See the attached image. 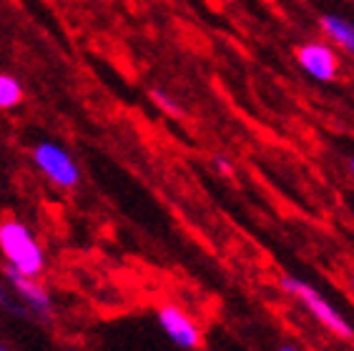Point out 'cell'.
I'll return each instance as SVG.
<instances>
[{
  "label": "cell",
  "mask_w": 354,
  "mask_h": 351,
  "mask_svg": "<svg viewBox=\"0 0 354 351\" xmlns=\"http://www.w3.org/2000/svg\"><path fill=\"white\" fill-rule=\"evenodd\" d=\"M279 286L286 294H292V296L319 321V326H324L329 334H334V336L342 339V341H354V326L349 324L347 319L337 311V306L329 304L327 298H324V294H319L312 284L301 281V278H294V276H281Z\"/></svg>",
  "instance_id": "cell-2"
},
{
  "label": "cell",
  "mask_w": 354,
  "mask_h": 351,
  "mask_svg": "<svg viewBox=\"0 0 354 351\" xmlns=\"http://www.w3.org/2000/svg\"><path fill=\"white\" fill-rule=\"evenodd\" d=\"M319 28L334 46H339L344 53L354 55V21H349L344 15L327 13L319 18Z\"/></svg>",
  "instance_id": "cell-7"
},
{
  "label": "cell",
  "mask_w": 354,
  "mask_h": 351,
  "mask_svg": "<svg viewBox=\"0 0 354 351\" xmlns=\"http://www.w3.org/2000/svg\"><path fill=\"white\" fill-rule=\"evenodd\" d=\"M0 309L8 311V314H13V316H21V319H30L28 309L23 306V301L15 296V291L10 289L6 278H0Z\"/></svg>",
  "instance_id": "cell-9"
},
{
  "label": "cell",
  "mask_w": 354,
  "mask_h": 351,
  "mask_svg": "<svg viewBox=\"0 0 354 351\" xmlns=\"http://www.w3.org/2000/svg\"><path fill=\"white\" fill-rule=\"evenodd\" d=\"M151 101L156 103V106H158L161 111H164V113L174 115V118H178V115H184V111L178 108V103L174 101V98H171L169 93H164V91H156V88H153V91H151Z\"/></svg>",
  "instance_id": "cell-10"
},
{
  "label": "cell",
  "mask_w": 354,
  "mask_h": 351,
  "mask_svg": "<svg viewBox=\"0 0 354 351\" xmlns=\"http://www.w3.org/2000/svg\"><path fill=\"white\" fill-rule=\"evenodd\" d=\"M33 163L35 169L41 171L50 183H55L58 189H75L78 181H81V171L75 166L73 155L63 149L61 143H53V141L35 143Z\"/></svg>",
  "instance_id": "cell-3"
},
{
  "label": "cell",
  "mask_w": 354,
  "mask_h": 351,
  "mask_svg": "<svg viewBox=\"0 0 354 351\" xmlns=\"http://www.w3.org/2000/svg\"><path fill=\"white\" fill-rule=\"evenodd\" d=\"M349 284H352V289H354V274H352V278H349Z\"/></svg>",
  "instance_id": "cell-13"
},
{
  "label": "cell",
  "mask_w": 354,
  "mask_h": 351,
  "mask_svg": "<svg viewBox=\"0 0 354 351\" xmlns=\"http://www.w3.org/2000/svg\"><path fill=\"white\" fill-rule=\"evenodd\" d=\"M294 58H297L301 70H304L309 78H314V81L327 83L337 78L339 63H337V53H334L327 43H317V41L304 43V46L297 48Z\"/></svg>",
  "instance_id": "cell-6"
},
{
  "label": "cell",
  "mask_w": 354,
  "mask_h": 351,
  "mask_svg": "<svg viewBox=\"0 0 354 351\" xmlns=\"http://www.w3.org/2000/svg\"><path fill=\"white\" fill-rule=\"evenodd\" d=\"M3 278L15 291V296L23 301L30 319H35V321H50L53 319V301H50V294L38 284V276H28L15 266L6 263L3 266Z\"/></svg>",
  "instance_id": "cell-4"
},
{
  "label": "cell",
  "mask_w": 354,
  "mask_h": 351,
  "mask_svg": "<svg viewBox=\"0 0 354 351\" xmlns=\"http://www.w3.org/2000/svg\"><path fill=\"white\" fill-rule=\"evenodd\" d=\"M214 166H216V169L221 171V173H226V176L232 173V163L226 161V158H218V155H216V158H214Z\"/></svg>",
  "instance_id": "cell-11"
},
{
  "label": "cell",
  "mask_w": 354,
  "mask_h": 351,
  "mask_svg": "<svg viewBox=\"0 0 354 351\" xmlns=\"http://www.w3.org/2000/svg\"><path fill=\"white\" fill-rule=\"evenodd\" d=\"M3 349H6V346H3V344H0V351H3Z\"/></svg>",
  "instance_id": "cell-14"
},
{
  "label": "cell",
  "mask_w": 354,
  "mask_h": 351,
  "mask_svg": "<svg viewBox=\"0 0 354 351\" xmlns=\"http://www.w3.org/2000/svg\"><path fill=\"white\" fill-rule=\"evenodd\" d=\"M224 3H232V0H224Z\"/></svg>",
  "instance_id": "cell-15"
},
{
  "label": "cell",
  "mask_w": 354,
  "mask_h": 351,
  "mask_svg": "<svg viewBox=\"0 0 354 351\" xmlns=\"http://www.w3.org/2000/svg\"><path fill=\"white\" fill-rule=\"evenodd\" d=\"M349 173L354 176V158H349Z\"/></svg>",
  "instance_id": "cell-12"
},
{
  "label": "cell",
  "mask_w": 354,
  "mask_h": 351,
  "mask_svg": "<svg viewBox=\"0 0 354 351\" xmlns=\"http://www.w3.org/2000/svg\"><path fill=\"white\" fill-rule=\"evenodd\" d=\"M23 101V86L21 81L10 73H0V108H15Z\"/></svg>",
  "instance_id": "cell-8"
},
{
  "label": "cell",
  "mask_w": 354,
  "mask_h": 351,
  "mask_svg": "<svg viewBox=\"0 0 354 351\" xmlns=\"http://www.w3.org/2000/svg\"><path fill=\"white\" fill-rule=\"evenodd\" d=\"M156 319L161 331L171 339V344H176L178 349L194 351L201 346V329H198L196 321L184 309H178L174 304H164L156 311Z\"/></svg>",
  "instance_id": "cell-5"
},
{
  "label": "cell",
  "mask_w": 354,
  "mask_h": 351,
  "mask_svg": "<svg viewBox=\"0 0 354 351\" xmlns=\"http://www.w3.org/2000/svg\"><path fill=\"white\" fill-rule=\"evenodd\" d=\"M0 254L6 263L15 266L28 276H41L46 269V254L38 238L30 234L26 223L18 218L0 221Z\"/></svg>",
  "instance_id": "cell-1"
}]
</instances>
